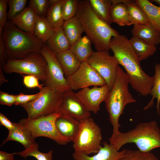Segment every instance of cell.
I'll list each match as a JSON object with an SVG mask.
<instances>
[{"label": "cell", "instance_id": "obj_44", "mask_svg": "<svg viewBox=\"0 0 160 160\" xmlns=\"http://www.w3.org/2000/svg\"><path fill=\"white\" fill-rule=\"evenodd\" d=\"M8 81L4 75L3 71L2 69L0 68V85L1 86L3 83Z\"/></svg>", "mask_w": 160, "mask_h": 160}, {"label": "cell", "instance_id": "obj_29", "mask_svg": "<svg viewBox=\"0 0 160 160\" xmlns=\"http://www.w3.org/2000/svg\"><path fill=\"white\" fill-rule=\"evenodd\" d=\"M112 23L121 26L130 25L128 13L126 5L123 3L112 4L110 10Z\"/></svg>", "mask_w": 160, "mask_h": 160}, {"label": "cell", "instance_id": "obj_27", "mask_svg": "<svg viewBox=\"0 0 160 160\" xmlns=\"http://www.w3.org/2000/svg\"><path fill=\"white\" fill-rule=\"evenodd\" d=\"M127 6L129 19L131 25L145 24L149 22L143 9L135 3V0H124L123 3Z\"/></svg>", "mask_w": 160, "mask_h": 160}, {"label": "cell", "instance_id": "obj_2", "mask_svg": "<svg viewBox=\"0 0 160 160\" xmlns=\"http://www.w3.org/2000/svg\"><path fill=\"white\" fill-rule=\"evenodd\" d=\"M76 16L81 23L84 32L96 51L110 49L111 40L119 34L97 16L92 9L89 0H78Z\"/></svg>", "mask_w": 160, "mask_h": 160}, {"label": "cell", "instance_id": "obj_32", "mask_svg": "<svg viewBox=\"0 0 160 160\" xmlns=\"http://www.w3.org/2000/svg\"><path fill=\"white\" fill-rule=\"evenodd\" d=\"M39 148L38 144L36 143L23 151L15 153L24 158L32 156L37 160H52V150H50L47 153H44L39 150Z\"/></svg>", "mask_w": 160, "mask_h": 160}, {"label": "cell", "instance_id": "obj_26", "mask_svg": "<svg viewBox=\"0 0 160 160\" xmlns=\"http://www.w3.org/2000/svg\"><path fill=\"white\" fill-rule=\"evenodd\" d=\"M90 5L95 14L101 20L110 25L112 23L111 8V0H88Z\"/></svg>", "mask_w": 160, "mask_h": 160}, {"label": "cell", "instance_id": "obj_34", "mask_svg": "<svg viewBox=\"0 0 160 160\" xmlns=\"http://www.w3.org/2000/svg\"><path fill=\"white\" fill-rule=\"evenodd\" d=\"M78 3V0H62L61 11L65 21L76 16Z\"/></svg>", "mask_w": 160, "mask_h": 160}, {"label": "cell", "instance_id": "obj_1", "mask_svg": "<svg viewBox=\"0 0 160 160\" xmlns=\"http://www.w3.org/2000/svg\"><path fill=\"white\" fill-rule=\"evenodd\" d=\"M110 47L119 65L125 69L133 88L143 96L150 94L154 77L147 74L142 69L129 39L125 36L119 34L111 39Z\"/></svg>", "mask_w": 160, "mask_h": 160}, {"label": "cell", "instance_id": "obj_46", "mask_svg": "<svg viewBox=\"0 0 160 160\" xmlns=\"http://www.w3.org/2000/svg\"><path fill=\"white\" fill-rule=\"evenodd\" d=\"M151 1L152 2H154L158 4H159V6H160V0H151Z\"/></svg>", "mask_w": 160, "mask_h": 160}, {"label": "cell", "instance_id": "obj_16", "mask_svg": "<svg viewBox=\"0 0 160 160\" xmlns=\"http://www.w3.org/2000/svg\"><path fill=\"white\" fill-rule=\"evenodd\" d=\"M55 124L60 133L73 142L79 131L80 122L71 116L61 114L56 120Z\"/></svg>", "mask_w": 160, "mask_h": 160}, {"label": "cell", "instance_id": "obj_21", "mask_svg": "<svg viewBox=\"0 0 160 160\" xmlns=\"http://www.w3.org/2000/svg\"><path fill=\"white\" fill-rule=\"evenodd\" d=\"M62 28L71 46L81 37L84 32L81 23L76 16L65 21Z\"/></svg>", "mask_w": 160, "mask_h": 160}, {"label": "cell", "instance_id": "obj_22", "mask_svg": "<svg viewBox=\"0 0 160 160\" xmlns=\"http://www.w3.org/2000/svg\"><path fill=\"white\" fill-rule=\"evenodd\" d=\"M15 125L16 127L14 129L9 131L7 138L3 141L1 146L7 141L13 140L20 143L23 146L25 149H26L36 143L35 139L28 130Z\"/></svg>", "mask_w": 160, "mask_h": 160}, {"label": "cell", "instance_id": "obj_45", "mask_svg": "<svg viewBox=\"0 0 160 160\" xmlns=\"http://www.w3.org/2000/svg\"><path fill=\"white\" fill-rule=\"evenodd\" d=\"M58 0H49V6H50L56 2Z\"/></svg>", "mask_w": 160, "mask_h": 160}, {"label": "cell", "instance_id": "obj_18", "mask_svg": "<svg viewBox=\"0 0 160 160\" xmlns=\"http://www.w3.org/2000/svg\"><path fill=\"white\" fill-rule=\"evenodd\" d=\"M38 16L34 11L28 6L9 21L20 30L33 34Z\"/></svg>", "mask_w": 160, "mask_h": 160}, {"label": "cell", "instance_id": "obj_39", "mask_svg": "<svg viewBox=\"0 0 160 160\" xmlns=\"http://www.w3.org/2000/svg\"><path fill=\"white\" fill-rule=\"evenodd\" d=\"M39 79L36 76L32 75L23 76V82L25 86L29 88L37 87L41 89L43 85H40L39 82Z\"/></svg>", "mask_w": 160, "mask_h": 160}, {"label": "cell", "instance_id": "obj_23", "mask_svg": "<svg viewBox=\"0 0 160 160\" xmlns=\"http://www.w3.org/2000/svg\"><path fill=\"white\" fill-rule=\"evenodd\" d=\"M129 40L132 48L140 61L153 55L157 50L156 46L136 37L132 36Z\"/></svg>", "mask_w": 160, "mask_h": 160}, {"label": "cell", "instance_id": "obj_33", "mask_svg": "<svg viewBox=\"0 0 160 160\" xmlns=\"http://www.w3.org/2000/svg\"><path fill=\"white\" fill-rule=\"evenodd\" d=\"M124 150L122 156L118 160H160L151 152L126 149Z\"/></svg>", "mask_w": 160, "mask_h": 160}, {"label": "cell", "instance_id": "obj_9", "mask_svg": "<svg viewBox=\"0 0 160 160\" xmlns=\"http://www.w3.org/2000/svg\"><path fill=\"white\" fill-rule=\"evenodd\" d=\"M80 122L79 131L73 142L74 151L88 155L97 153L101 147L100 128L90 117Z\"/></svg>", "mask_w": 160, "mask_h": 160}, {"label": "cell", "instance_id": "obj_15", "mask_svg": "<svg viewBox=\"0 0 160 160\" xmlns=\"http://www.w3.org/2000/svg\"><path fill=\"white\" fill-rule=\"evenodd\" d=\"M97 153L89 156L82 153L75 151L72 153L74 160H118L122 156L124 150L119 151L106 142L103 143Z\"/></svg>", "mask_w": 160, "mask_h": 160}, {"label": "cell", "instance_id": "obj_36", "mask_svg": "<svg viewBox=\"0 0 160 160\" xmlns=\"http://www.w3.org/2000/svg\"><path fill=\"white\" fill-rule=\"evenodd\" d=\"M49 6V0H30L28 2V7L41 17H46Z\"/></svg>", "mask_w": 160, "mask_h": 160}, {"label": "cell", "instance_id": "obj_10", "mask_svg": "<svg viewBox=\"0 0 160 160\" xmlns=\"http://www.w3.org/2000/svg\"><path fill=\"white\" fill-rule=\"evenodd\" d=\"M86 62L105 80L110 90L115 82L119 65L115 57L111 55L109 51H96Z\"/></svg>", "mask_w": 160, "mask_h": 160}, {"label": "cell", "instance_id": "obj_42", "mask_svg": "<svg viewBox=\"0 0 160 160\" xmlns=\"http://www.w3.org/2000/svg\"><path fill=\"white\" fill-rule=\"evenodd\" d=\"M7 60L6 52L2 39L0 37V68H2Z\"/></svg>", "mask_w": 160, "mask_h": 160}, {"label": "cell", "instance_id": "obj_19", "mask_svg": "<svg viewBox=\"0 0 160 160\" xmlns=\"http://www.w3.org/2000/svg\"><path fill=\"white\" fill-rule=\"evenodd\" d=\"M55 55L66 77L75 72L82 63L70 49Z\"/></svg>", "mask_w": 160, "mask_h": 160}, {"label": "cell", "instance_id": "obj_37", "mask_svg": "<svg viewBox=\"0 0 160 160\" xmlns=\"http://www.w3.org/2000/svg\"><path fill=\"white\" fill-rule=\"evenodd\" d=\"M8 0H0V36L8 20Z\"/></svg>", "mask_w": 160, "mask_h": 160}, {"label": "cell", "instance_id": "obj_20", "mask_svg": "<svg viewBox=\"0 0 160 160\" xmlns=\"http://www.w3.org/2000/svg\"><path fill=\"white\" fill-rule=\"evenodd\" d=\"M45 44L55 55L69 49L71 46L62 28L55 30Z\"/></svg>", "mask_w": 160, "mask_h": 160}, {"label": "cell", "instance_id": "obj_6", "mask_svg": "<svg viewBox=\"0 0 160 160\" xmlns=\"http://www.w3.org/2000/svg\"><path fill=\"white\" fill-rule=\"evenodd\" d=\"M40 91L41 94L36 99L20 105L26 112L28 118L35 119L59 112L63 93L46 86Z\"/></svg>", "mask_w": 160, "mask_h": 160}, {"label": "cell", "instance_id": "obj_41", "mask_svg": "<svg viewBox=\"0 0 160 160\" xmlns=\"http://www.w3.org/2000/svg\"><path fill=\"white\" fill-rule=\"evenodd\" d=\"M0 124L4 126L9 131L14 129L16 127L14 123H12L3 114L0 113Z\"/></svg>", "mask_w": 160, "mask_h": 160}, {"label": "cell", "instance_id": "obj_8", "mask_svg": "<svg viewBox=\"0 0 160 160\" xmlns=\"http://www.w3.org/2000/svg\"><path fill=\"white\" fill-rule=\"evenodd\" d=\"M1 69L7 73H15L34 76L44 84L47 77V64L40 52L31 53L20 59L7 60Z\"/></svg>", "mask_w": 160, "mask_h": 160}, {"label": "cell", "instance_id": "obj_5", "mask_svg": "<svg viewBox=\"0 0 160 160\" xmlns=\"http://www.w3.org/2000/svg\"><path fill=\"white\" fill-rule=\"evenodd\" d=\"M129 79L126 72L119 65L117 70L115 82L105 101V107L113 127L111 136H113L120 131L121 125L119 120L128 104L135 103V99L129 92Z\"/></svg>", "mask_w": 160, "mask_h": 160}, {"label": "cell", "instance_id": "obj_4", "mask_svg": "<svg viewBox=\"0 0 160 160\" xmlns=\"http://www.w3.org/2000/svg\"><path fill=\"white\" fill-rule=\"evenodd\" d=\"M7 60L23 58L30 53L40 52L44 43L33 34L23 31L8 21L1 36Z\"/></svg>", "mask_w": 160, "mask_h": 160}, {"label": "cell", "instance_id": "obj_17", "mask_svg": "<svg viewBox=\"0 0 160 160\" xmlns=\"http://www.w3.org/2000/svg\"><path fill=\"white\" fill-rule=\"evenodd\" d=\"M132 36L156 46L160 43V32L149 22L134 25L132 30Z\"/></svg>", "mask_w": 160, "mask_h": 160}, {"label": "cell", "instance_id": "obj_38", "mask_svg": "<svg viewBox=\"0 0 160 160\" xmlns=\"http://www.w3.org/2000/svg\"><path fill=\"white\" fill-rule=\"evenodd\" d=\"M41 91L36 94L26 95L20 93L16 95V99L15 105H20L32 101L38 97L40 95Z\"/></svg>", "mask_w": 160, "mask_h": 160}, {"label": "cell", "instance_id": "obj_28", "mask_svg": "<svg viewBox=\"0 0 160 160\" xmlns=\"http://www.w3.org/2000/svg\"><path fill=\"white\" fill-rule=\"evenodd\" d=\"M62 2V0H58L49 6L45 17L54 30L62 28L65 22L61 11Z\"/></svg>", "mask_w": 160, "mask_h": 160}, {"label": "cell", "instance_id": "obj_31", "mask_svg": "<svg viewBox=\"0 0 160 160\" xmlns=\"http://www.w3.org/2000/svg\"><path fill=\"white\" fill-rule=\"evenodd\" d=\"M155 73L154 76V82L150 94L152 96L151 100L144 107V110H146L151 108L154 104V100L157 99L156 108L157 113L160 114V63H156L155 66Z\"/></svg>", "mask_w": 160, "mask_h": 160}, {"label": "cell", "instance_id": "obj_11", "mask_svg": "<svg viewBox=\"0 0 160 160\" xmlns=\"http://www.w3.org/2000/svg\"><path fill=\"white\" fill-rule=\"evenodd\" d=\"M40 52L44 57L48 67L47 77L44 84L62 93L71 90L55 55L45 43L44 44Z\"/></svg>", "mask_w": 160, "mask_h": 160}, {"label": "cell", "instance_id": "obj_43", "mask_svg": "<svg viewBox=\"0 0 160 160\" xmlns=\"http://www.w3.org/2000/svg\"><path fill=\"white\" fill-rule=\"evenodd\" d=\"M15 153H8L2 151H0V160H14Z\"/></svg>", "mask_w": 160, "mask_h": 160}, {"label": "cell", "instance_id": "obj_35", "mask_svg": "<svg viewBox=\"0 0 160 160\" xmlns=\"http://www.w3.org/2000/svg\"><path fill=\"white\" fill-rule=\"evenodd\" d=\"M27 0H8V20H10L26 7Z\"/></svg>", "mask_w": 160, "mask_h": 160}, {"label": "cell", "instance_id": "obj_13", "mask_svg": "<svg viewBox=\"0 0 160 160\" xmlns=\"http://www.w3.org/2000/svg\"><path fill=\"white\" fill-rule=\"evenodd\" d=\"M108 86H94L86 87L75 93L78 98L90 112L96 114L100 109V105L105 101L110 92Z\"/></svg>", "mask_w": 160, "mask_h": 160}, {"label": "cell", "instance_id": "obj_25", "mask_svg": "<svg viewBox=\"0 0 160 160\" xmlns=\"http://www.w3.org/2000/svg\"><path fill=\"white\" fill-rule=\"evenodd\" d=\"M92 44L91 40L86 35L81 36L71 45L70 49L82 63L86 61L94 52L91 47Z\"/></svg>", "mask_w": 160, "mask_h": 160}, {"label": "cell", "instance_id": "obj_40", "mask_svg": "<svg viewBox=\"0 0 160 160\" xmlns=\"http://www.w3.org/2000/svg\"><path fill=\"white\" fill-rule=\"evenodd\" d=\"M16 95L9 94L1 91H0V104L8 106L15 105Z\"/></svg>", "mask_w": 160, "mask_h": 160}, {"label": "cell", "instance_id": "obj_3", "mask_svg": "<svg viewBox=\"0 0 160 160\" xmlns=\"http://www.w3.org/2000/svg\"><path fill=\"white\" fill-rule=\"evenodd\" d=\"M109 140L110 144L117 151L127 143H134L139 151L151 152L160 148V129L155 121L140 123L126 132H120L111 136Z\"/></svg>", "mask_w": 160, "mask_h": 160}, {"label": "cell", "instance_id": "obj_24", "mask_svg": "<svg viewBox=\"0 0 160 160\" xmlns=\"http://www.w3.org/2000/svg\"><path fill=\"white\" fill-rule=\"evenodd\" d=\"M135 3L143 11L149 22L160 32V6L148 0H136Z\"/></svg>", "mask_w": 160, "mask_h": 160}, {"label": "cell", "instance_id": "obj_12", "mask_svg": "<svg viewBox=\"0 0 160 160\" xmlns=\"http://www.w3.org/2000/svg\"><path fill=\"white\" fill-rule=\"evenodd\" d=\"M66 79L73 91L91 86L101 87L106 85L105 80L86 61L82 62L79 68Z\"/></svg>", "mask_w": 160, "mask_h": 160}, {"label": "cell", "instance_id": "obj_14", "mask_svg": "<svg viewBox=\"0 0 160 160\" xmlns=\"http://www.w3.org/2000/svg\"><path fill=\"white\" fill-rule=\"evenodd\" d=\"M59 112L61 115L71 116L80 121L90 117L91 116L90 112L72 90L63 93Z\"/></svg>", "mask_w": 160, "mask_h": 160}, {"label": "cell", "instance_id": "obj_30", "mask_svg": "<svg viewBox=\"0 0 160 160\" xmlns=\"http://www.w3.org/2000/svg\"><path fill=\"white\" fill-rule=\"evenodd\" d=\"M54 31L45 17L38 16L33 32L36 37L44 43H46Z\"/></svg>", "mask_w": 160, "mask_h": 160}, {"label": "cell", "instance_id": "obj_7", "mask_svg": "<svg viewBox=\"0 0 160 160\" xmlns=\"http://www.w3.org/2000/svg\"><path fill=\"white\" fill-rule=\"evenodd\" d=\"M61 114L58 112L35 119L23 118L14 123L28 130L35 139L45 137L53 140L58 145H65L71 141L60 133L55 124L56 120Z\"/></svg>", "mask_w": 160, "mask_h": 160}]
</instances>
